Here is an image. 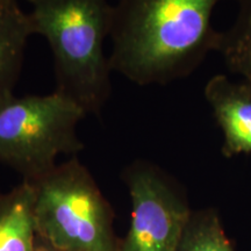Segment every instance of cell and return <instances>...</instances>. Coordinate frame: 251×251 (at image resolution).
<instances>
[{"label": "cell", "mask_w": 251, "mask_h": 251, "mask_svg": "<svg viewBox=\"0 0 251 251\" xmlns=\"http://www.w3.org/2000/svg\"><path fill=\"white\" fill-rule=\"evenodd\" d=\"M222 0H119L109 63L141 86L166 85L193 74L215 52L213 11Z\"/></svg>", "instance_id": "6da1fadb"}, {"label": "cell", "mask_w": 251, "mask_h": 251, "mask_svg": "<svg viewBox=\"0 0 251 251\" xmlns=\"http://www.w3.org/2000/svg\"><path fill=\"white\" fill-rule=\"evenodd\" d=\"M34 34L54 58L56 90L86 114L99 115L111 98L112 68L103 43L111 36L114 6L108 0H27Z\"/></svg>", "instance_id": "7a4b0ae2"}, {"label": "cell", "mask_w": 251, "mask_h": 251, "mask_svg": "<svg viewBox=\"0 0 251 251\" xmlns=\"http://www.w3.org/2000/svg\"><path fill=\"white\" fill-rule=\"evenodd\" d=\"M30 183L37 237L56 250L115 251L111 203L76 156Z\"/></svg>", "instance_id": "3957f363"}, {"label": "cell", "mask_w": 251, "mask_h": 251, "mask_svg": "<svg viewBox=\"0 0 251 251\" xmlns=\"http://www.w3.org/2000/svg\"><path fill=\"white\" fill-rule=\"evenodd\" d=\"M86 113L57 91L46 96L0 97V163L26 181L57 165L59 155L84 149L77 126Z\"/></svg>", "instance_id": "277c9868"}, {"label": "cell", "mask_w": 251, "mask_h": 251, "mask_svg": "<svg viewBox=\"0 0 251 251\" xmlns=\"http://www.w3.org/2000/svg\"><path fill=\"white\" fill-rule=\"evenodd\" d=\"M121 178L130 197L131 216L115 251H177L193 211L183 185L146 159L126 166Z\"/></svg>", "instance_id": "5b68a950"}, {"label": "cell", "mask_w": 251, "mask_h": 251, "mask_svg": "<svg viewBox=\"0 0 251 251\" xmlns=\"http://www.w3.org/2000/svg\"><path fill=\"white\" fill-rule=\"evenodd\" d=\"M203 96L224 135L221 152L227 158L251 153V90L246 81L235 83L227 75L211 77Z\"/></svg>", "instance_id": "8992f818"}, {"label": "cell", "mask_w": 251, "mask_h": 251, "mask_svg": "<svg viewBox=\"0 0 251 251\" xmlns=\"http://www.w3.org/2000/svg\"><path fill=\"white\" fill-rule=\"evenodd\" d=\"M31 35L29 13L21 9L18 0H0V97L14 93Z\"/></svg>", "instance_id": "52a82bcc"}, {"label": "cell", "mask_w": 251, "mask_h": 251, "mask_svg": "<svg viewBox=\"0 0 251 251\" xmlns=\"http://www.w3.org/2000/svg\"><path fill=\"white\" fill-rule=\"evenodd\" d=\"M34 187L30 181L0 193V251H34Z\"/></svg>", "instance_id": "ba28073f"}, {"label": "cell", "mask_w": 251, "mask_h": 251, "mask_svg": "<svg viewBox=\"0 0 251 251\" xmlns=\"http://www.w3.org/2000/svg\"><path fill=\"white\" fill-rule=\"evenodd\" d=\"M236 1V19L228 29L220 31L215 52L231 74L251 84V0Z\"/></svg>", "instance_id": "9c48e42d"}, {"label": "cell", "mask_w": 251, "mask_h": 251, "mask_svg": "<svg viewBox=\"0 0 251 251\" xmlns=\"http://www.w3.org/2000/svg\"><path fill=\"white\" fill-rule=\"evenodd\" d=\"M177 251H236L214 207L192 211Z\"/></svg>", "instance_id": "30bf717a"}, {"label": "cell", "mask_w": 251, "mask_h": 251, "mask_svg": "<svg viewBox=\"0 0 251 251\" xmlns=\"http://www.w3.org/2000/svg\"><path fill=\"white\" fill-rule=\"evenodd\" d=\"M34 251H52V248L48 243H46L45 241L41 240L40 237L36 236V244L35 248H34Z\"/></svg>", "instance_id": "8fae6325"}, {"label": "cell", "mask_w": 251, "mask_h": 251, "mask_svg": "<svg viewBox=\"0 0 251 251\" xmlns=\"http://www.w3.org/2000/svg\"><path fill=\"white\" fill-rule=\"evenodd\" d=\"M248 84V85H249V87H250V90H251V84L250 83H247Z\"/></svg>", "instance_id": "7c38bea8"}, {"label": "cell", "mask_w": 251, "mask_h": 251, "mask_svg": "<svg viewBox=\"0 0 251 251\" xmlns=\"http://www.w3.org/2000/svg\"><path fill=\"white\" fill-rule=\"evenodd\" d=\"M52 251H62V250H56V249H54V248H52Z\"/></svg>", "instance_id": "4fadbf2b"}]
</instances>
